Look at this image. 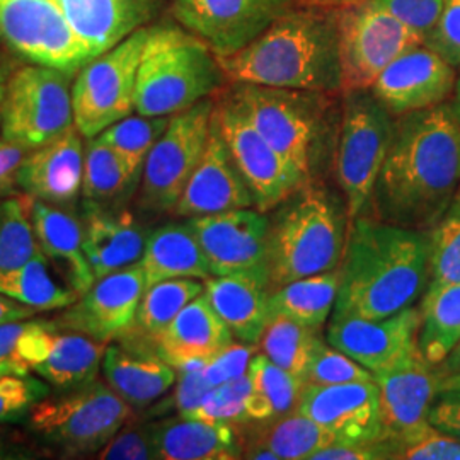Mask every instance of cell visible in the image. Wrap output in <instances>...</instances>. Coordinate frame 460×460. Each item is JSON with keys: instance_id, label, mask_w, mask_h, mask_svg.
I'll use <instances>...</instances> for the list:
<instances>
[{"instance_id": "26", "label": "cell", "mask_w": 460, "mask_h": 460, "mask_svg": "<svg viewBox=\"0 0 460 460\" xmlns=\"http://www.w3.org/2000/svg\"><path fill=\"white\" fill-rule=\"evenodd\" d=\"M155 459L234 460L244 456L241 425H218L191 418H171L150 425Z\"/></svg>"}, {"instance_id": "29", "label": "cell", "mask_w": 460, "mask_h": 460, "mask_svg": "<svg viewBox=\"0 0 460 460\" xmlns=\"http://www.w3.org/2000/svg\"><path fill=\"white\" fill-rule=\"evenodd\" d=\"M101 372L106 384L132 408H147L178 380V370L157 353L118 345L106 346Z\"/></svg>"}, {"instance_id": "16", "label": "cell", "mask_w": 460, "mask_h": 460, "mask_svg": "<svg viewBox=\"0 0 460 460\" xmlns=\"http://www.w3.org/2000/svg\"><path fill=\"white\" fill-rule=\"evenodd\" d=\"M290 0H176L174 14L201 38L218 58L254 41L279 16Z\"/></svg>"}, {"instance_id": "58", "label": "cell", "mask_w": 460, "mask_h": 460, "mask_svg": "<svg viewBox=\"0 0 460 460\" xmlns=\"http://www.w3.org/2000/svg\"><path fill=\"white\" fill-rule=\"evenodd\" d=\"M437 374L440 378L448 377V376H459L460 374V340L457 345L454 346L448 355L445 357L442 362L435 365Z\"/></svg>"}, {"instance_id": "44", "label": "cell", "mask_w": 460, "mask_h": 460, "mask_svg": "<svg viewBox=\"0 0 460 460\" xmlns=\"http://www.w3.org/2000/svg\"><path fill=\"white\" fill-rule=\"evenodd\" d=\"M429 283H460V191L444 217L428 230Z\"/></svg>"}, {"instance_id": "13", "label": "cell", "mask_w": 460, "mask_h": 460, "mask_svg": "<svg viewBox=\"0 0 460 460\" xmlns=\"http://www.w3.org/2000/svg\"><path fill=\"white\" fill-rule=\"evenodd\" d=\"M0 38L34 66L70 75L93 60L57 0H0Z\"/></svg>"}, {"instance_id": "43", "label": "cell", "mask_w": 460, "mask_h": 460, "mask_svg": "<svg viewBox=\"0 0 460 460\" xmlns=\"http://www.w3.org/2000/svg\"><path fill=\"white\" fill-rule=\"evenodd\" d=\"M30 207L28 195L0 199V268L26 263L41 251L34 239Z\"/></svg>"}, {"instance_id": "35", "label": "cell", "mask_w": 460, "mask_h": 460, "mask_svg": "<svg viewBox=\"0 0 460 460\" xmlns=\"http://www.w3.org/2000/svg\"><path fill=\"white\" fill-rule=\"evenodd\" d=\"M418 348L431 365H438L460 340V283L428 285L421 296Z\"/></svg>"}, {"instance_id": "1", "label": "cell", "mask_w": 460, "mask_h": 460, "mask_svg": "<svg viewBox=\"0 0 460 460\" xmlns=\"http://www.w3.org/2000/svg\"><path fill=\"white\" fill-rule=\"evenodd\" d=\"M460 190V121L452 104L399 116L370 212L382 222L431 229Z\"/></svg>"}, {"instance_id": "28", "label": "cell", "mask_w": 460, "mask_h": 460, "mask_svg": "<svg viewBox=\"0 0 460 460\" xmlns=\"http://www.w3.org/2000/svg\"><path fill=\"white\" fill-rule=\"evenodd\" d=\"M93 58L135 33L150 16L148 0H57Z\"/></svg>"}, {"instance_id": "45", "label": "cell", "mask_w": 460, "mask_h": 460, "mask_svg": "<svg viewBox=\"0 0 460 460\" xmlns=\"http://www.w3.org/2000/svg\"><path fill=\"white\" fill-rule=\"evenodd\" d=\"M387 460H460V442L428 421L384 442Z\"/></svg>"}, {"instance_id": "19", "label": "cell", "mask_w": 460, "mask_h": 460, "mask_svg": "<svg viewBox=\"0 0 460 460\" xmlns=\"http://www.w3.org/2000/svg\"><path fill=\"white\" fill-rule=\"evenodd\" d=\"M374 380L382 442L428 421V411L440 393V376L418 346L393 367L374 374Z\"/></svg>"}, {"instance_id": "37", "label": "cell", "mask_w": 460, "mask_h": 460, "mask_svg": "<svg viewBox=\"0 0 460 460\" xmlns=\"http://www.w3.org/2000/svg\"><path fill=\"white\" fill-rule=\"evenodd\" d=\"M116 150L91 138L84 157L83 197L85 205L111 208L132 191L140 176Z\"/></svg>"}, {"instance_id": "53", "label": "cell", "mask_w": 460, "mask_h": 460, "mask_svg": "<svg viewBox=\"0 0 460 460\" xmlns=\"http://www.w3.org/2000/svg\"><path fill=\"white\" fill-rule=\"evenodd\" d=\"M212 389L203 376V367H188L178 370V385L174 404L181 418H188L195 411L203 397Z\"/></svg>"}, {"instance_id": "24", "label": "cell", "mask_w": 460, "mask_h": 460, "mask_svg": "<svg viewBox=\"0 0 460 460\" xmlns=\"http://www.w3.org/2000/svg\"><path fill=\"white\" fill-rule=\"evenodd\" d=\"M230 343H234L232 331L203 292L159 334L155 340V351L165 362L180 370L203 367Z\"/></svg>"}, {"instance_id": "34", "label": "cell", "mask_w": 460, "mask_h": 460, "mask_svg": "<svg viewBox=\"0 0 460 460\" xmlns=\"http://www.w3.org/2000/svg\"><path fill=\"white\" fill-rule=\"evenodd\" d=\"M104 351L106 343L81 332H57L49 357L34 368V374L58 389L81 387L98 376Z\"/></svg>"}, {"instance_id": "33", "label": "cell", "mask_w": 460, "mask_h": 460, "mask_svg": "<svg viewBox=\"0 0 460 460\" xmlns=\"http://www.w3.org/2000/svg\"><path fill=\"white\" fill-rule=\"evenodd\" d=\"M247 376L251 391L247 397L249 421H271L296 412L304 391V380L271 362L263 351L251 358Z\"/></svg>"}, {"instance_id": "36", "label": "cell", "mask_w": 460, "mask_h": 460, "mask_svg": "<svg viewBox=\"0 0 460 460\" xmlns=\"http://www.w3.org/2000/svg\"><path fill=\"white\" fill-rule=\"evenodd\" d=\"M258 423L261 427L256 428L249 437L243 433L244 448L247 445L263 447L279 460H311L314 454L338 442L326 428L300 412Z\"/></svg>"}, {"instance_id": "32", "label": "cell", "mask_w": 460, "mask_h": 460, "mask_svg": "<svg viewBox=\"0 0 460 460\" xmlns=\"http://www.w3.org/2000/svg\"><path fill=\"white\" fill-rule=\"evenodd\" d=\"M340 268L294 279L270 292L271 317H287L307 328H323L336 305L340 292Z\"/></svg>"}, {"instance_id": "8", "label": "cell", "mask_w": 460, "mask_h": 460, "mask_svg": "<svg viewBox=\"0 0 460 460\" xmlns=\"http://www.w3.org/2000/svg\"><path fill=\"white\" fill-rule=\"evenodd\" d=\"M74 125L70 74L49 66L19 68L5 84L0 138L26 150L41 147Z\"/></svg>"}, {"instance_id": "57", "label": "cell", "mask_w": 460, "mask_h": 460, "mask_svg": "<svg viewBox=\"0 0 460 460\" xmlns=\"http://www.w3.org/2000/svg\"><path fill=\"white\" fill-rule=\"evenodd\" d=\"M38 311L31 309L28 305L17 304L9 296H0V324L13 323V321H22L28 317H33Z\"/></svg>"}, {"instance_id": "63", "label": "cell", "mask_w": 460, "mask_h": 460, "mask_svg": "<svg viewBox=\"0 0 460 460\" xmlns=\"http://www.w3.org/2000/svg\"><path fill=\"white\" fill-rule=\"evenodd\" d=\"M2 142H4V140H2V138H0V144H2Z\"/></svg>"}, {"instance_id": "12", "label": "cell", "mask_w": 460, "mask_h": 460, "mask_svg": "<svg viewBox=\"0 0 460 460\" xmlns=\"http://www.w3.org/2000/svg\"><path fill=\"white\" fill-rule=\"evenodd\" d=\"M148 30H137L85 64L72 84L74 125L94 138L135 110L137 72Z\"/></svg>"}, {"instance_id": "50", "label": "cell", "mask_w": 460, "mask_h": 460, "mask_svg": "<svg viewBox=\"0 0 460 460\" xmlns=\"http://www.w3.org/2000/svg\"><path fill=\"white\" fill-rule=\"evenodd\" d=\"M102 460L155 459L152 429L147 427L121 428L115 437L98 452Z\"/></svg>"}, {"instance_id": "39", "label": "cell", "mask_w": 460, "mask_h": 460, "mask_svg": "<svg viewBox=\"0 0 460 460\" xmlns=\"http://www.w3.org/2000/svg\"><path fill=\"white\" fill-rule=\"evenodd\" d=\"M203 290L205 281L198 279H164L148 287L140 300L135 323L127 334H137L142 341L155 346L159 334L193 298L203 294Z\"/></svg>"}, {"instance_id": "49", "label": "cell", "mask_w": 460, "mask_h": 460, "mask_svg": "<svg viewBox=\"0 0 460 460\" xmlns=\"http://www.w3.org/2000/svg\"><path fill=\"white\" fill-rule=\"evenodd\" d=\"M423 45L454 68L460 66V0H444L440 17L425 36Z\"/></svg>"}, {"instance_id": "62", "label": "cell", "mask_w": 460, "mask_h": 460, "mask_svg": "<svg viewBox=\"0 0 460 460\" xmlns=\"http://www.w3.org/2000/svg\"><path fill=\"white\" fill-rule=\"evenodd\" d=\"M5 72H4V66L0 64V115H2V101H4V94H5Z\"/></svg>"}, {"instance_id": "9", "label": "cell", "mask_w": 460, "mask_h": 460, "mask_svg": "<svg viewBox=\"0 0 460 460\" xmlns=\"http://www.w3.org/2000/svg\"><path fill=\"white\" fill-rule=\"evenodd\" d=\"M31 427L72 454L99 452L133 416V408L102 382L84 384L57 399L31 408Z\"/></svg>"}, {"instance_id": "40", "label": "cell", "mask_w": 460, "mask_h": 460, "mask_svg": "<svg viewBox=\"0 0 460 460\" xmlns=\"http://www.w3.org/2000/svg\"><path fill=\"white\" fill-rule=\"evenodd\" d=\"M58 326L49 321L0 324V376H30L49 357Z\"/></svg>"}, {"instance_id": "22", "label": "cell", "mask_w": 460, "mask_h": 460, "mask_svg": "<svg viewBox=\"0 0 460 460\" xmlns=\"http://www.w3.org/2000/svg\"><path fill=\"white\" fill-rule=\"evenodd\" d=\"M235 208H256V203L230 155L214 110L205 154L172 214L182 218H193Z\"/></svg>"}, {"instance_id": "3", "label": "cell", "mask_w": 460, "mask_h": 460, "mask_svg": "<svg viewBox=\"0 0 460 460\" xmlns=\"http://www.w3.org/2000/svg\"><path fill=\"white\" fill-rule=\"evenodd\" d=\"M218 60L234 83L321 94L341 91L338 14L285 13L244 49Z\"/></svg>"}, {"instance_id": "27", "label": "cell", "mask_w": 460, "mask_h": 460, "mask_svg": "<svg viewBox=\"0 0 460 460\" xmlns=\"http://www.w3.org/2000/svg\"><path fill=\"white\" fill-rule=\"evenodd\" d=\"M30 217L36 244L49 261L60 264L66 271L70 288L83 296L94 283V273L84 252V232L77 217L41 199L31 198Z\"/></svg>"}, {"instance_id": "47", "label": "cell", "mask_w": 460, "mask_h": 460, "mask_svg": "<svg viewBox=\"0 0 460 460\" xmlns=\"http://www.w3.org/2000/svg\"><path fill=\"white\" fill-rule=\"evenodd\" d=\"M349 382H374V374L338 348L321 341L305 368L304 384L336 385Z\"/></svg>"}, {"instance_id": "51", "label": "cell", "mask_w": 460, "mask_h": 460, "mask_svg": "<svg viewBox=\"0 0 460 460\" xmlns=\"http://www.w3.org/2000/svg\"><path fill=\"white\" fill-rule=\"evenodd\" d=\"M256 353V346L247 343H230L203 365V376L215 387L224 382L246 376L251 358Z\"/></svg>"}, {"instance_id": "11", "label": "cell", "mask_w": 460, "mask_h": 460, "mask_svg": "<svg viewBox=\"0 0 460 460\" xmlns=\"http://www.w3.org/2000/svg\"><path fill=\"white\" fill-rule=\"evenodd\" d=\"M214 110V101L203 99L171 116L165 132L148 152L142 169L138 193L142 210L152 214L174 210L205 154Z\"/></svg>"}, {"instance_id": "17", "label": "cell", "mask_w": 460, "mask_h": 460, "mask_svg": "<svg viewBox=\"0 0 460 460\" xmlns=\"http://www.w3.org/2000/svg\"><path fill=\"white\" fill-rule=\"evenodd\" d=\"M144 292L146 277L138 261L96 279L87 292L66 307V313L58 315L55 324L108 345L130 331Z\"/></svg>"}, {"instance_id": "41", "label": "cell", "mask_w": 460, "mask_h": 460, "mask_svg": "<svg viewBox=\"0 0 460 460\" xmlns=\"http://www.w3.org/2000/svg\"><path fill=\"white\" fill-rule=\"evenodd\" d=\"M323 340L319 331L302 326L287 317H271L261 336V351L283 370L304 380L315 346Z\"/></svg>"}, {"instance_id": "56", "label": "cell", "mask_w": 460, "mask_h": 460, "mask_svg": "<svg viewBox=\"0 0 460 460\" xmlns=\"http://www.w3.org/2000/svg\"><path fill=\"white\" fill-rule=\"evenodd\" d=\"M28 150L14 144L2 142L0 144V191L9 190L16 184V174L22 159L26 157Z\"/></svg>"}, {"instance_id": "7", "label": "cell", "mask_w": 460, "mask_h": 460, "mask_svg": "<svg viewBox=\"0 0 460 460\" xmlns=\"http://www.w3.org/2000/svg\"><path fill=\"white\" fill-rule=\"evenodd\" d=\"M393 135V115L370 89L345 93L336 174L349 222L368 210Z\"/></svg>"}, {"instance_id": "60", "label": "cell", "mask_w": 460, "mask_h": 460, "mask_svg": "<svg viewBox=\"0 0 460 460\" xmlns=\"http://www.w3.org/2000/svg\"><path fill=\"white\" fill-rule=\"evenodd\" d=\"M459 389L460 391V374L459 376H448V377L440 378V391H452Z\"/></svg>"}, {"instance_id": "15", "label": "cell", "mask_w": 460, "mask_h": 460, "mask_svg": "<svg viewBox=\"0 0 460 460\" xmlns=\"http://www.w3.org/2000/svg\"><path fill=\"white\" fill-rule=\"evenodd\" d=\"M215 115L230 155L241 171L258 210L264 214L271 212L298 186L305 184L296 167L270 146L229 99L226 98L215 108Z\"/></svg>"}, {"instance_id": "38", "label": "cell", "mask_w": 460, "mask_h": 460, "mask_svg": "<svg viewBox=\"0 0 460 460\" xmlns=\"http://www.w3.org/2000/svg\"><path fill=\"white\" fill-rule=\"evenodd\" d=\"M0 296H9L38 313L66 309L79 298L74 290L53 279L49 258L41 251L26 263L0 268Z\"/></svg>"}, {"instance_id": "48", "label": "cell", "mask_w": 460, "mask_h": 460, "mask_svg": "<svg viewBox=\"0 0 460 460\" xmlns=\"http://www.w3.org/2000/svg\"><path fill=\"white\" fill-rule=\"evenodd\" d=\"M47 394L49 387L31 376H0V425L31 411Z\"/></svg>"}, {"instance_id": "55", "label": "cell", "mask_w": 460, "mask_h": 460, "mask_svg": "<svg viewBox=\"0 0 460 460\" xmlns=\"http://www.w3.org/2000/svg\"><path fill=\"white\" fill-rule=\"evenodd\" d=\"M387 460L382 440L362 444H332L314 454L311 460Z\"/></svg>"}, {"instance_id": "6", "label": "cell", "mask_w": 460, "mask_h": 460, "mask_svg": "<svg viewBox=\"0 0 460 460\" xmlns=\"http://www.w3.org/2000/svg\"><path fill=\"white\" fill-rule=\"evenodd\" d=\"M321 93L235 83L227 94L270 146L305 182H313L314 150L323 121Z\"/></svg>"}, {"instance_id": "10", "label": "cell", "mask_w": 460, "mask_h": 460, "mask_svg": "<svg viewBox=\"0 0 460 460\" xmlns=\"http://www.w3.org/2000/svg\"><path fill=\"white\" fill-rule=\"evenodd\" d=\"M423 43L377 0H360L338 14L341 91L372 89L378 75L404 51Z\"/></svg>"}, {"instance_id": "46", "label": "cell", "mask_w": 460, "mask_h": 460, "mask_svg": "<svg viewBox=\"0 0 460 460\" xmlns=\"http://www.w3.org/2000/svg\"><path fill=\"white\" fill-rule=\"evenodd\" d=\"M251 391L249 376L234 378L220 385L212 387L197 410L188 418L201 420L218 425H244L249 423L247 416V397Z\"/></svg>"}, {"instance_id": "5", "label": "cell", "mask_w": 460, "mask_h": 460, "mask_svg": "<svg viewBox=\"0 0 460 460\" xmlns=\"http://www.w3.org/2000/svg\"><path fill=\"white\" fill-rule=\"evenodd\" d=\"M226 77L214 49L197 34L178 28L148 30L137 72L135 111L181 113L214 94Z\"/></svg>"}, {"instance_id": "54", "label": "cell", "mask_w": 460, "mask_h": 460, "mask_svg": "<svg viewBox=\"0 0 460 460\" xmlns=\"http://www.w3.org/2000/svg\"><path fill=\"white\" fill-rule=\"evenodd\" d=\"M428 423L460 442V391H440L428 411Z\"/></svg>"}, {"instance_id": "18", "label": "cell", "mask_w": 460, "mask_h": 460, "mask_svg": "<svg viewBox=\"0 0 460 460\" xmlns=\"http://www.w3.org/2000/svg\"><path fill=\"white\" fill-rule=\"evenodd\" d=\"M420 324V305L406 307L384 319L332 314L328 341L372 374H378L418 346Z\"/></svg>"}, {"instance_id": "64", "label": "cell", "mask_w": 460, "mask_h": 460, "mask_svg": "<svg viewBox=\"0 0 460 460\" xmlns=\"http://www.w3.org/2000/svg\"><path fill=\"white\" fill-rule=\"evenodd\" d=\"M459 191H460V190H459Z\"/></svg>"}, {"instance_id": "20", "label": "cell", "mask_w": 460, "mask_h": 460, "mask_svg": "<svg viewBox=\"0 0 460 460\" xmlns=\"http://www.w3.org/2000/svg\"><path fill=\"white\" fill-rule=\"evenodd\" d=\"M456 70L423 43L404 51L372 85L393 116L442 104L456 89Z\"/></svg>"}, {"instance_id": "52", "label": "cell", "mask_w": 460, "mask_h": 460, "mask_svg": "<svg viewBox=\"0 0 460 460\" xmlns=\"http://www.w3.org/2000/svg\"><path fill=\"white\" fill-rule=\"evenodd\" d=\"M393 16L397 17L423 40L444 9V0H377Z\"/></svg>"}, {"instance_id": "23", "label": "cell", "mask_w": 460, "mask_h": 460, "mask_svg": "<svg viewBox=\"0 0 460 460\" xmlns=\"http://www.w3.org/2000/svg\"><path fill=\"white\" fill-rule=\"evenodd\" d=\"M84 157L83 135L72 125L49 144L28 150L17 169L16 184L34 199L72 205L83 193Z\"/></svg>"}, {"instance_id": "4", "label": "cell", "mask_w": 460, "mask_h": 460, "mask_svg": "<svg viewBox=\"0 0 460 460\" xmlns=\"http://www.w3.org/2000/svg\"><path fill=\"white\" fill-rule=\"evenodd\" d=\"M348 227L340 198L313 182L298 186L270 217V288L340 268Z\"/></svg>"}, {"instance_id": "59", "label": "cell", "mask_w": 460, "mask_h": 460, "mask_svg": "<svg viewBox=\"0 0 460 460\" xmlns=\"http://www.w3.org/2000/svg\"><path fill=\"white\" fill-rule=\"evenodd\" d=\"M307 4H314V5H319V7H334V5H351V4H357L360 0H304Z\"/></svg>"}, {"instance_id": "31", "label": "cell", "mask_w": 460, "mask_h": 460, "mask_svg": "<svg viewBox=\"0 0 460 460\" xmlns=\"http://www.w3.org/2000/svg\"><path fill=\"white\" fill-rule=\"evenodd\" d=\"M140 266L146 277V288L164 279L212 277L190 222L167 224L152 230L147 235Z\"/></svg>"}, {"instance_id": "14", "label": "cell", "mask_w": 460, "mask_h": 460, "mask_svg": "<svg viewBox=\"0 0 460 460\" xmlns=\"http://www.w3.org/2000/svg\"><path fill=\"white\" fill-rule=\"evenodd\" d=\"M212 277H247L270 287V217L235 208L188 218ZM271 290V288H270Z\"/></svg>"}, {"instance_id": "42", "label": "cell", "mask_w": 460, "mask_h": 460, "mask_svg": "<svg viewBox=\"0 0 460 460\" xmlns=\"http://www.w3.org/2000/svg\"><path fill=\"white\" fill-rule=\"evenodd\" d=\"M171 116H127L99 133V142L110 146L133 167L144 169L148 152L163 137Z\"/></svg>"}, {"instance_id": "30", "label": "cell", "mask_w": 460, "mask_h": 460, "mask_svg": "<svg viewBox=\"0 0 460 460\" xmlns=\"http://www.w3.org/2000/svg\"><path fill=\"white\" fill-rule=\"evenodd\" d=\"M205 296L229 326L234 338L247 345H260L270 314V287L247 277H210Z\"/></svg>"}, {"instance_id": "2", "label": "cell", "mask_w": 460, "mask_h": 460, "mask_svg": "<svg viewBox=\"0 0 460 460\" xmlns=\"http://www.w3.org/2000/svg\"><path fill=\"white\" fill-rule=\"evenodd\" d=\"M428 252L425 230L357 217L348 227L334 314L384 319L411 307L429 283Z\"/></svg>"}, {"instance_id": "21", "label": "cell", "mask_w": 460, "mask_h": 460, "mask_svg": "<svg viewBox=\"0 0 460 460\" xmlns=\"http://www.w3.org/2000/svg\"><path fill=\"white\" fill-rule=\"evenodd\" d=\"M296 412L326 428L336 437V444L380 440L376 380L336 385L305 384Z\"/></svg>"}, {"instance_id": "61", "label": "cell", "mask_w": 460, "mask_h": 460, "mask_svg": "<svg viewBox=\"0 0 460 460\" xmlns=\"http://www.w3.org/2000/svg\"><path fill=\"white\" fill-rule=\"evenodd\" d=\"M452 108L456 111V115L459 118L460 121V77L456 83V89H454V102H452Z\"/></svg>"}, {"instance_id": "25", "label": "cell", "mask_w": 460, "mask_h": 460, "mask_svg": "<svg viewBox=\"0 0 460 460\" xmlns=\"http://www.w3.org/2000/svg\"><path fill=\"white\" fill-rule=\"evenodd\" d=\"M84 252L101 279L142 260L147 235L128 212L85 205Z\"/></svg>"}]
</instances>
